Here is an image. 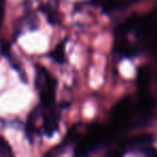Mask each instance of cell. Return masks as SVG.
<instances>
[{"instance_id": "obj_2", "label": "cell", "mask_w": 157, "mask_h": 157, "mask_svg": "<svg viewBox=\"0 0 157 157\" xmlns=\"http://www.w3.org/2000/svg\"><path fill=\"white\" fill-rule=\"evenodd\" d=\"M135 105L130 98H123L113 107L110 122V130L114 136L120 133L123 129L130 126L132 122Z\"/></svg>"}, {"instance_id": "obj_7", "label": "cell", "mask_w": 157, "mask_h": 157, "mask_svg": "<svg viewBox=\"0 0 157 157\" xmlns=\"http://www.w3.org/2000/svg\"><path fill=\"white\" fill-rule=\"evenodd\" d=\"M0 157H14L10 144L1 135H0Z\"/></svg>"}, {"instance_id": "obj_9", "label": "cell", "mask_w": 157, "mask_h": 157, "mask_svg": "<svg viewBox=\"0 0 157 157\" xmlns=\"http://www.w3.org/2000/svg\"><path fill=\"white\" fill-rule=\"evenodd\" d=\"M140 151L142 152V154H143L144 157H157L156 150H155L154 147H152V146H150V145L144 146V147H142Z\"/></svg>"}, {"instance_id": "obj_4", "label": "cell", "mask_w": 157, "mask_h": 157, "mask_svg": "<svg viewBox=\"0 0 157 157\" xmlns=\"http://www.w3.org/2000/svg\"><path fill=\"white\" fill-rule=\"evenodd\" d=\"M42 124H43L44 133L48 137H52L58 129L59 115L54 109L42 111Z\"/></svg>"}, {"instance_id": "obj_10", "label": "cell", "mask_w": 157, "mask_h": 157, "mask_svg": "<svg viewBox=\"0 0 157 157\" xmlns=\"http://www.w3.org/2000/svg\"><path fill=\"white\" fill-rule=\"evenodd\" d=\"M5 8H6V0H0V28H1L3 16H5Z\"/></svg>"}, {"instance_id": "obj_5", "label": "cell", "mask_w": 157, "mask_h": 157, "mask_svg": "<svg viewBox=\"0 0 157 157\" xmlns=\"http://www.w3.org/2000/svg\"><path fill=\"white\" fill-rule=\"evenodd\" d=\"M151 80V68L148 66H142L138 70V86H139V90H146L150 83Z\"/></svg>"}, {"instance_id": "obj_6", "label": "cell", "mask_w": 157, "mask_h": 157, "mask_svg": "<svg viewBox=\"0 0 157 157\" xmlns=\"http://www.w3.org/2000/svg\"><path fill=\"white\" fill-rule=\"evenodd\" d=\"M50 57L57 63H63L66 61L65 43H60L50 53Z\"/></svg>"}, {"instance_id": "obj_1", "label": "cell", "mask_w": 157, "mask_h": 157, "mask_svg": "<svg viewBox=\"0 0 157 157\" xmlns=\"http://www.w3.org/2000/svg\"><path fill=\"white\" fill-rule=\"evenodd\" d=\"M36 88L39 93L41 108L43 111L55 108L56 96V80L50 72L43 67L38 65L36 67Z\"/></svg>"}, {"instance_id": "obj_8", "label": "cell", "mask_w": 157, "mask_h": 157, "mask_svg": "<svg viewBox=\"0 0 157 157\" xmlns=\"http://www.w3.org/2000/svg\"><path fill=\"white\" fill-rule=\"evenodd\" d=\"M42 11H43V13L48 16V20L51 24H56V23L58 22V15L55 13V11L51 7L45 6V7L42 8Z\"/></svg>"}, {"instance_id": "obj_3", "label": "cell", "mask_w": 157, "mask_h": 157, "mask_svg": "<svg viewBox=\"0 0 157 157\" xmlns=\"http://www.w3.org/2000/svg\"><path fill=\"white\" fill-rule=\"evenodd\" d=\"M139 1L140 0H90V3L95 7L101 8L105 13H113L128 9L130 6L136 5Z\"/></svg>"}]
</instances>
